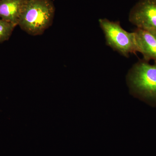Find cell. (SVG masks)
Listing matches in <instances>:
<instances>
[{
	"label": "cell",
	"instance_id": "obj_1",
	"mask_svg": "<svg viewBox=\"0 0 156 156\" xmlns=\"http://www.w3.org/2000/svg\"><path fill=\"white\" fill-rule=\"evenodd\" d=\"M55 13L52 0H26L18 25L30 35H41L52 25Z\"/></svg>",
	"mask_w": 156,
	"mask_h": 156
},
{
	"label": "cell",
	"instance_id": "obj_2",
	"mask_svg": "<svg viewBox=\"0 0 156 156\" xmlns=\"http://www.w3.org/2000/svg\"><path fill=\"white\" fill-rule=\"evenodd\" d=\"M98 22L104 34L108 46L126 57L137 52L133 32H128L125 30L119 21H111L106 18H100Z\"/></svg>",
	"mask_w": 156,
	"mask_h": 156
},
{
	"label": "cell",
	"instance_id": "obj_3",
	"mask_svg": "<svg viewBox=\"0 0 156 156\" xmlns=\"http://www.w3.org/2000/svg\"><path fill=\"white\" fill-rule=\"evenodd\" d=\"M128 80L134 92L143 97L156 99V63L151 65L140 59L128 73Z\"/></svg>",
	"mask_w": 156,
	"mask_h": 156
},
{
	"label": "cell",
	"instance_id": "obj_4",
	"mask_svg": "<svg viewBox=\"0 0 156 156\" xmlns=\"http://www.w3.org/2000/svg\"><path fill=\"white\" fill-rule=\"evenodd\" d=\"M128 20L136 28L156 34V0H139L130 11Z\"/></svg>",
	"mask_w": 156,
	"mask_h": 156
},
{
	"label": "cell",
	"instance_id": "obj_5",
	"mask_svg": "<svg viewBox=\"0 0 156 156\" xmlns=\"http://www.w3.org/2000/svg\"><path fill=\"white\" fill-rule=\"evenodd\" d=\"M133 32L137 52L142 54L143 59L148 62L153 60L156 63V34L138 28Z\"/></svg>",
	"mask_w": 156,
	"mask_h": 156
},
{
	"label": "cell",
	"instance_id": "obj_6",
	"mask_svg": "<svg viewBox=\"0 0 156 156\" xmlns=\"http://www.w3.org/2000/svg\"><path fill=\"white\" fill-rule=\"evenodd\" d=\"M26 0H0V19L16 26Z\"/></svg>",
	"mask_w": 156,
	"mask_h": 156
},
{
	"label": "cell",
	"instance_id": "obj_7",
	"mask_svg": "<svg viewBox=\"0 0 156 156\" xmlns=\"http://www.w3.org/2000/svg\"><path fill=\"white\" fill-rule=\"evenodd\" d=\"M16 26L0 19V43L8 41Z\"/></svg>",
	"mask_w": 156,
	"mask_h": 156
}]
</instances>
